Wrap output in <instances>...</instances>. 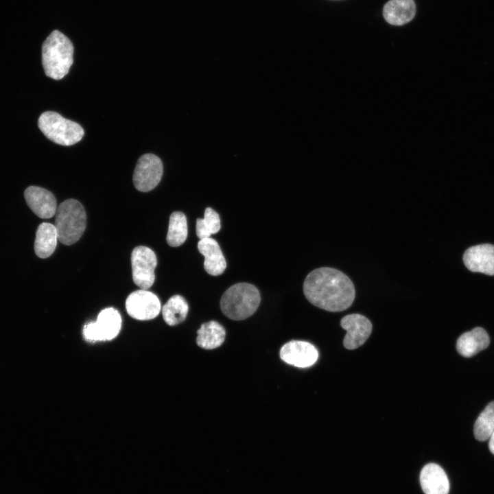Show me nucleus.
Returning <instances> with one entry per match:
<instances>
[{
    "instance_id": "nucleus-6",
    "label": "nucleus",
    "mask_w": 494,
    "mask_h": 494,
    "mask_svg": "<svg viewBox=\"0 0 494 494\" xmlns=\"http://www.w3.org/2000/svg\"><path fill=\"white\" fill-rule=\"evenodd\" d=\"M121 327L119 311L108 307L102 310L95 322L86 323L83 328L84 338L89 342L111 340L117 337Z\"/></svg>"
},
{
    "instance_id": "nucleus-18",
    "label": "nucleus",
    "mask_w": 494,
    "mask_h": 494,
    "mask_svg": "<svg viewBox=\"0 0 494 494\" xmlns=\"http://www.w3.org/2000/svg\"><path fill=\"white\" fill-rule=\"evenodd\" d=\"M58 234L54 225L43 222L37 228L34 242L36 255L42 259L49 257L54 252L57 244Z\"/></svg>"
},
{
    "instance_id": "nucleus-21",
    "label": "nucleus",
    "mask_w": 494,
    "mask_h": 494,
    "mask_svg": "<svg viewBox=\"0 0 494 494\" xmlns=\"http://www.w3.org/2000/svg\"><path fill=\"white\" fill-rule=\"evenodd\" d=\"M187 237V222L185 215L180 211L173 212L169 221L167 242L172 247L182 245Z\"/></svg>"
},
{
    "instance_id": "nucleus-15",
    "label": "nucleus",
    "mask_w": 494,
    "mask_h": 494,
    "mask_svg": "<svg viewBox=\"0 0 494 494\" xmlns=\"http://www.w3.org/2000/svg\"><path fill=\"white\" fill-rule=\"evenodd\" d=\"M198 249L204 257V268L209 274L218 276L224 272L226 261L214 239L207 237L200 239L198 243Z\"/></svg>"
},
{
    "instance_id": "nucleus-22",
    "label": "nucleus",
    "mask_w": 494,
    "mask_h": 494,
    "mask_svg": "<svg viewBox=\"0 0 494 494\" xmlns=\"http://www.w3.org/2000/svg\"><path fill=\"white\" fill-rule=\"evenodd\" d=\"M494 431V401L490 402L480 413L474 424L475 438L480 441L489 439Z\"/></svg>"
},
{
    "instance_id": "nucleus-19",
    "label": "nucleus",
    "mask_w": 494,
    "mask_h": 494,
    "mask_svg": "<svg viewBox=\"0 0 494 494\" xmlns=\"http://www.w3.org/2000/svg\"><path fill=\"white\" fill-rule=\"evenodd\" d=\"M197 333L198 346L204 349H213L224 342L226 331L220 323L211 320L202 324Z\"/></svg>"
},
{
    "instance_id": "nucleus-5",
    "label": "nucleus",
    "mask_w": 494,
    "mask_h": 494,
    "mask_svg": "<svg viewBox=\"0 0 494 494\" xmlns=\"http://www.w3.org/2000/svg\"><path fill=\"white\" fill-rule=\"evenodd\" d=\"M38 125L47 139L61 145H73L79 142L84 134L80 124L54 111L43 113L38 118Z\"/></svg>"
},
{
    "instance_id": "nucleus-17",
    "label": "nucleus",
    "mask_w": 494,
    "mask_h": 494,
    "mask_svg": "<svg viewBox=\"0 0 494 494\" xmlns=\"http://www.w3.org/2000/svg\"><path fill=\"white\" fill-rule=\"evenodd\" d=\"M416 14L414 0H390L383 9L385 20L393 25H403L413 19Z\"/></svg>"
},
{
    "instance_id": "nucleus-2",
    "label": "nucleus",
    "mask_w": 494,
    "mask_h": 494,
    "mask_svg": "<svg viewBox=\"0 0 494 494\" xmlns=\"http://www.w3.org/2000/svg\"><path fill=\"white\" fill-rule=\"evenodd\" d=\"M73 45L58 30L53 31L42 46V63L47 76L60 80L69 72L73 62Z\"/></svg>"
},
{
    "instance_id": "nucleus-13",
    "label": "nucleus",
    "mask_w": 494,
    "mask_h": 494,
    "mask_svg": "<svg viewBox=\"0 0 494 494\" xmlns=\"http://www.w3.org/2000/svg\"><path fill=\"white\" fill-rule=\"evenodd\" d=\"M24 197L31 210L39 217L47 219L56 212V200L51 192L37 186H30L25 190Z\"/></svg>"
},
{
    "instance_id": "nucleus-7",
    "label": "nucleus",
    "mask_w": 494,
    "mask_h": 494,
    "mask_svg": "<svg viewBox=\"0 0 494 494\" xmlns=\"http://www.w3.org/2000/svg\"><path fill=\"white\" fill-rule=\"evenodd\" d=\"M157 264L155 253L150 248L135 247L131 254L133 281L143 290L149 289L155 279L154 269Z\"/></svg>"
},
{
    "instance_id": "nucleus-8",
    "label": "nucleus",
    "mask_w": 494,
    "mask_h": 494,
    "mask_svg": "<svg viewBox=\"0 0 494 494\" xmlns=\"http://www.w3.org/2000/svg\"><path fill=\"white\" fill-rule=\"evenodd\" d=\"M163 172L161 160L153 154H145L138 160L133 174V183L139 191L153 189L161 181Z\"/></svg>"
},
{
    "instance_id": "nucleus-1",
    "label": "nucleus",
    "mask_w": 494,
    "mask_h": 494,
    "mask_svg": "<svg viewBox=\"0 0 494 494\" xmlns=\"http://www.w3.org/2000/svg\"><path fill=\"white\" fill-rule=\"evenodd\" d=\"M303 292L311 304L331 312L346 309L355 296V287L350 278L329 267L309 272L303 283Z\"/></svg>"
},
{
    "instance_id": "nucleus-9",
    "label": "nucleus",
    "mask_w": 494,
    "mask_h": 494,
    "mask_svg": "<svg viewBox=\"0 0 494 494\" xmlns=\"http://www.w3.org/2000/svg\"><path fill=\"white\" fill-rule=\"evenodd\" d=\"M158 297L147 290L141 289L132 292L126 298L128 314L139 320H148L156 318L161 311Z\"/></svg>"
},
{
    "instance_id": "nucleus-20",
    "label": "nucleus",
    "mask_w": 494,
    "mask_h": 494,
    "mask_svg": "<svg viewBox=\"0 0 494 494\" xmlns=\"http://www.w3.org/2000/svg\"><path fill=\"white\" fill-rule=\"evenodd\" d=\"M189 306L186 300L180 295L172 296L162 309L165 322L174 326L183 322L187 315Z\"/></svg>"
},
{
    "instance_id": "nucleus-14",
    "label": "nucleus",
    "mask_w": 494,
    "mask_h": 494,
    "mask_svg": "<svg viewBox=\"0 0 494 494\" xmlns=\"http://www.w3.org/2000/svg\"><path fill=\"white\" fill-rule=\"evenodd\" d=\"M420 483L425 494H448L449 482L441 467L429 463L423 467L420 473Z\"/></svg>"
},
{
    "instance_id": "nucleus-3",
    "label": "nucleus",
    "mask_w": 494,
    "mask_h": 494,
    "mask_svg": "<svg viewBox=\"0 0 494 494\" xmlns=\"http://www.w3.org/2000/svg\"><path fill=\"white\" fill-rule=\"evenodd\" d=\"M261 301L258 289L248 283H238L228 287L220 299L222 313L233 320H242L251 316Z\"/></svg>"
},
{
    "instance_id": "nucleus-16",
    "label": "nucleus",
    "mask_w": 494,
    "mask_h": 494,
    "mask_svg": "<svg viewBox=\"0 0 494 494\" xmlns=\"http://www.w3.org/2000/svg\"><path fill=\"white\" fill-rule=\"evenodd\" d=\"M490 338L486 331L475 327L462 333L456 342V349L462 356L470 357L488 347Z\"/></svg>"
},
{
    "instance_id": "nucleus-24",
    "label": "nucleus",
    "mask_w": 494,
    "mask_h": 494,
    "mask_svg": "<svg viewBox=\"0 0 494 494\" xmlns=\"http://www.w3.org/2000/svg\"><path fill=\"white\" fill-rule=\"evenodd\" d=\"M489 448L490 451L494 455V431L489 438Z\"/></svg>"
},
{
    "instance_id": "nucleus-12",
    "label": "nucleus",
    "mask_w": 494,
    "mask_h": 494,
    "mask_svg": "<svg viewBox=\"0 0 494 494\" xmlns=\"http://www.w3.org/2000/svg\"><path fill=\"white\" fill-rule=\"evenodd\" d=\"M463 262L470 271L494 275V245L484 244L469 248L463 255Z\"/></svg>"
},
{
    "instance_id": "nucleus-11",
    "label": "nucleus",
    "mask_w": 494,
    "mask_h": 494,
    "mask_svg": "<svg viewBox=\"0 0 494 494\" xmlns=\"http://www.w3.org/2000/svg\"><path fill=\"white\" fill-rule=\"evenodd\" d=\"M280 357L288 364L298 368H307L316 362L318 352L309 342L291 340L281 347Z\"/></svg>"
},
{
    "instance_id": "nucleus-10",
    "label": "nucleus",
    "mask_w": 494,
    "mask_h": 494,
    "mask_svg": "<svg viewBox=\"0 0 494 494\" xmlns=\"http://www.w3.org/2000/svg\"><path fill=\"white\" fill-rule=\"evenodd\" d=\"M340 325L346 331L343 344L347 349H355L362 346L369 338L373 328L371 322L360 314L344 316Z\"/></svg>"
},
{
    "instance_id": "nucleus-4",
    "label": "nucleus",
    "mask_w": 494,
    "mask_h": 494,
    "mask_svg": "<svg viewBox=\"0 0 494 494\" xmlns=\"http://www.w3.org/2000/svg\"><path fill=\"white\" fill-rule=\"evenodd\" d=\"M54 226L62 244L71 245L78 242L86 226V215L81 203L75 199L60 203L56 212Z\"/></svg>"
},
{
    "instance_id": "nucleus-23",
    "label": "nucleus",
    "mask_w": 494,
    "mask_h": 494,
    "mask_svg": "<svg viewBox=\"0 0 494 494\" xmlns=\"http://www.w3.org/2000/svg\"><path fill=\"white\" fill-rule=\"evenodd\" d=\"M220 228V216L210 207L206 208L203 219L198 218L196 220V235L200 239L210 237L212 234L217 233Z\"/></svg>"
}]
</instances>
